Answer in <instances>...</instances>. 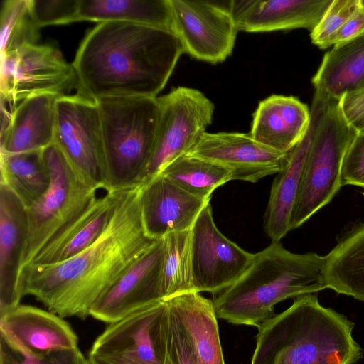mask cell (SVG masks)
<instances>
[{
    "label": "cell",
    "mask_w": 364,
    "mask_h": 364,
    "mask_svg": "<svg viewBox=\"0 0 364 364\" xmlns=\"http://www.w3.org/2000/svg\"><path fill=\"white\" fill-rule=\"evenodd\" d=\"M139 188L124 192L106 229L82 252L59 263L23 267V296H33L62 318L89 316L98 298L156 240L144 229Z\"/></svg>",
    "instance_id": "1"
},
{
    "label": "cell",
    "mask_w": 364,
    "mask_h": 364,
    "mask_svg": "<svg viewBox=\"0 0 364 364\" xmlns=\"http://www.w3.org/2000/svg\"><path fill=\"white\" fill-rule=\"evenodd\" d=\"M183 53L170 31L124 21L99 23L72 63L78 92L94 100L157 97Z\"/></svg>",
    "instance_id": "2"
},
{
    "label": "cell",
    "mask_w": 364,
    "mask_h": 364,
    "mask_svg": "<svg viewBox=\"0 0 364 364\" xmlns=\"http://www.w3.org/2000/svg\"><path fill=\"white\" fill-rule=\"evenodd\" d=\"M354 323L322 306L316 295L296 297L257 328L250 364H354L363 350Z\"/></svg>",
    "instance_id": "3"
},
{
    "label": "cell",
    "mask_w": 364,
    "mask_h": 364,
    "mask_svg": "<svg viewBox=\"0 0 364 364\" xmlns=\"http://www.w3.org/2000/svg\"><path fill=\"white\" fill-rule=\"evenodd\" d=\"M325 256L297 254L272 242L255 254L246 271L215 295L218 318L235 325L257 328L272 317L278 303L328 289Z\"/></svg>",
    "instance_id": "4"
},
{
    "label": "cell",
    "mask_w": 364,
    "mask_h": 364,
    "mask_svg": "<svg viewBox=\"0 0 364 364\" xmlns=\"http://www.w3.org/2000/svg\"><path fill=\"white\" fill-rule=\"evenodd\" d=\"M103 137L107 191L141 186L150 161L159 119L157 97L95 100Z\"/></svg>",
    "instance_id": "5"
},
{
    "label": "cell",
    "mask_w": 364,
    "mask_h": 364,
    "mask_svg": "<svg viewBox=\"0 0 364 364\" xmlns=\"http://www.w3.org/2000/svg\"><path fill=\"white\" fill-rule=\"evenodd\" d=\"M357 134L344 118L339 100L329 98L304 166L291 215V230L328 203L339 191L343 161Z\"/></svg>",
    "instance_id": "6"
},
{
    "label": "cell",
    "mask_w": 364,
    "mask_h": 364,
    "mask_svg": "<svg viewBox=\"0 0 364 364\" xmlns=\"http://www.w3.org/2000/svg\"><path fill=\"white\" fill-rule=\"evenodd\" d=\"M43 153L50 182L46 193L26 208L28 235L21 270L97 198V190L80 178L54 142Z\"/></svg>",
    "instance_id": "7"
},
{
    "label": "cell",
    "mask_w": 364,
    "mask_h": 364,
    "mask_svg": "<svg viewBox=\"0 0 364 364\" xmlns=\"http://www.w3.org/2000/svg\"><path fill=\"white\" fill-rule=\"evenodd\" d=\"M159 119L152 155L143 183L188 154L212 123L214 104L202 92L178 87L157 97Z\"/></svg>",
    "instance_id": "8"
},
{
    "label": "cell",
    "mask_w": 364,
    "mask_h": 364,
    "mask_svg": "<svg viewBox=\"0 0 364 364\" xmlns=\"http://www.w3.org/2000/svg\"><path fill=\"white\" fill-rule=\"evenodd\" d=\"M54 143L82 181L103 189V137L95 100L80 92L58 98Z\"/></svg>",
    "instance_id": "9"
},
{
    "label": "cell",
    "mask_w": 364,
    "mask_h": 364,
    "mask_svg": "<svg viewBox=\"0 0 364 364\" xmlns=\"http://www.w3.org/2000/svg\"><path fill=\"white\" fill-rule=\"evenodd\" d=\"M75 83L73 65L55 47L28 44L1 55V100L11 110L33 95H66Z\"/></svg>",
    "instance_id": "10"
},
{
    "label": "cell",
    "mask_w": 364,
    "mask_h": 364,
    "mask_svg": "<svg viewBox=\"0 0 364 364\" xmlns=\"http://www.w3.org/2000/svg\"><path fill=\"white\" fill-rule=\"evenodd\" d=\"M172 31L183 52L198 60L216 64L225 60L239 31L232 0H169Z\"/></svg>",
    "instance_id": "11"
},
{
    "label": "cell",
    "mask_w": 364,
    "mask_h": 364,
    "mask_svg": "<svg viewBox=\"0 0 364 364\" xmlns=\"http://www.w3.org/2000/svg\"><path fill=\"white\" fill-rule=\"evenodd\" d=\"M191 256L194 291L216 295L246 271L255 254L244 250L220 232L208 203L191 230Z\"/></svg>",
    "instance_id": "12"
},
{
    "label": "cell",
    "mask_w": 364,
    "mask_h": 364,
    "mask_svg": "<svg viewBox=\"0 0 364 364\" xmlns=\"http://www.w3.org/2000/svg\"><path fill=\"white\" fill-rule=\"evenodd\" d=\"M164 239L156 240L94 303L89 315L108 323L163 300L161 294Z\"/></svg>",
    "instance_id": "13"
},
{
    "label": "cell",
    "mask_w": 364,
    "mask_h": 364,
    "mask_svg": "<svg viewBox=\"0 0 364 364\" xmlns=\"http://www.w3.org/2000/svg\"><path fill=\"white\" fill-rule=\"evenodd\" d=\"M164 304L165 300L157 301L109 323L87 359L93 364H161L155 330Z\"/></svg>",
    "instance_id": "14"
},
{
    "label": "cell",
    "mask_w": 364,
    "mask_h": 364,
    "mask_svg": "<svg viewBox=\"0 0 364 364\" xmlns=\"http://www.w3.org/2000/svg\"><path fill=\"white\" fill-rule=\"evenodd\" d=\"M188 154L227 168L232 172V180L255 183L279 172L288 153L258 143L249 133L206 132Z\"/></svg>",
    "instance_id": "15"
},
{
    "label": "cell",
    "mask_w": 364,
    "mask_h": 364,
    "mask_svg": "<svg viewBox=\"0 0 364 364\" xmlns=\"http://www.w3.org/2000/svg\"><path fill=\"white\" fill-rule=\"evenodd\" d=\"M329 98L315 91L310 122L303 139L288 153L286 163L272 183L264 228L272 242H279L290 230V219L301 183L304 166Z\"/></svg>",
    "instance_id": "16"
},
{
    "label": "cell",
    "mask_w": 364,
    "mask_h": 364,
    "mask_svg": "<svg viewBox=\"0 0 364 364\" xmlns=\"http://www.w3.org/2000/svg\"><path fill=\"white\" fill-rule=\"evenodd\" d=\"M139 197L144 229L152 240L191 230L210 201L188 193L160 174L140 186Z\"/></svg>",
    "instance_id": "17"
},
{
    "label": "cell",
    "mask_w": 364,
    "mask_h": 364,
    "mask_svg": "<svg viewBox=\"0 0 364 364\" xmlns=\"http://www.w3.org/2000/svg\"><path fill=\"white\" fill-rule=\"evenodd\" d=\"M0 336L16 350L44 354L78 348V338L62 317L28 305L0 316Z\"/></svg>",
    "instance_id": "18"
},
{
    "label": "cell",
    "mask_w": 364,
    "mask_h": 364,
    "mask_svg": "<svg viewBox=\"0 0 364 364\" xmlns=\"http://www.w3.org/2000/svg\"><path fill=\"white\" fill-rule=\"evenodd\" d=\"M27 235L26 208L0 184V316L18 306L23 296L19 277Z\"/></svg>",
    "instance_id": "19"
},
{
    "label": "cell",
    "mask_w": 364,
    "mask_h": 364,
    "mask_svg": "<svg viewBox=\"0 0 364 364\" xmlns=\"http://www.w3.org/2000/svg\"><path fill=\"white\" fill-rule=\"evenodd\" d=\"M333 0H232L238 31L268 32L318 24Z\"/></svg>",
    "instance_id": "20"
},
{
    "label": "cell",
    "mask_w": 364,
    "mask_h": 364,
    "mask_svg": "<svg viewBox=\"0 0 364 364\" xmlns=\"http://www.w3.org/2000/svg\"><path fill=\"white\" fill-rule=\"evenodd\" d=\"M309 122L305 104L293 96L272 95L259 102L249 134L258 143L287 154L303 139Z\"/></svg>",
    "instance_id": "21"
},
{
    "label": "cell",
    "mask_w": 364,
    "mask_h": 364,
    "mask_svg": "<svg viewBox=\"0 0 364 364\" xmlns=\"http://www.w3.org/2000/svg\"><path fill=\"white\" fill-rule=\"evenodd\" d=\"M61 96L44 93L20 102L12 110L7 129L0 134V152L43 150L54 142L56 103Z\"/></svg>",
    "instance_id": "22"
},
{
    "label": "cell",
    "mask_w": 364,
    "mask_h": 364,
    "mask_svg": "<svg viewBox=\"0 0 364 364\" xmlns=\"http://www.w3.org/2000/svg\"><path fill=\"white\" fill-rule=\"evenodd\" d=\"M126 191H107L103 196L97 197L76 219L42 249L30 265L59 263L89 247L107 227Z\"/></svg>",
    "instance_id": "23"
},
{
    "label": "cell",
    "mask_w": 364,
    "mask_h": 364,
    "mask_svg": "<svg viewBox=\"0 0 364 364\" xmlns=\"http://www.w3.org/2000/svg\"><path fill=\"white\" fill-rule=\"evenodd\" d=\"M166 301L179 321L196 364H225L213 301L196 291Z\"/></svg>",
    "instance_id": "24"
},
{
    "label": "cell",
    "mask_w": 364,
    "mask_h": 364,
    "mask_svg": "<svg viewBox=\"0 0 364 364\" xmlns=\"http://www.w3.org/2000/svg\"><path fill=\"white\" fill-rule=\"evenodd\" d=\"M312 82L315 91L336 100L363 87L364 33L326 53Z\"/></svg>",
    "instance_id": "25"
},
{
    "label": "cell",
    "mask_w": 364,
    "mask_h": 364,
    "mask_svg": "<svg viewBox=\"0 0 364 364\" xmlns=\"http://www.w3.org/2000/svg\"><path fill=\"white\" fill-rule=\"evenodd\" d=\"M328 289L364 301V223L325 256Z\"/></svg>",
    "instance_id": "26"
},
{
    "label": "cell",
    "mask_w": 364,
    "mask_h": 364,
    "mask_svg": "<svg viewBox=\"0 0 364 364\" xmlns=\"http://www.w3.org/2000/svg\"><path fill=\"white\" fill-rule=\"evenodd\" d=\"M82 21H124L173 32L169 0H80Z\"/></svg>",
    "instance_id": "27"
},
{
    "label": "cell",
    "mask_w": 364,
    "mask_h": 364,
    "mask_svg": "<svg viewBox=\"0 0 364 364\" xmlns=\"http://www.w3.org/2000/svg\"><path fill=\"white\" fill-rule=\"evenodd\" d=\"M0 184L6 186L26 208L48 190L50 176L43 150L0 152Z\"/></svg>",
    "instance_id": "28"
},
{
    "label": "cell",
    "mask_w": 364,
    "mask_h": 364,
    "mask_svg": "<svg viewBox=\"0 0 364 364\" xmlns=\"http://www.w3.org/2000/svg\"><path fill=\"white\" fill-rule=\"evenodd\" d=\"M159 174L188 193L208 200L215 188L232 181V172L227 168L188 154L173 161Z\"/></svg>",
    "instance_id": "29"
},
{
    "label": "cell",
    "mask_w": 364,
    "mask_h": 364,
    "mask_svg": "<svg viewBox=\"0 0 364 364\" xmlns=\"http://www.w3.org/2000/svg\"><path fill=\"white\" fill-rule=\"evenodd\" d=\"M191 230L171 232L163 237L164 250L161 280L163 300L195 291L192 278Z\"/></svg>",
    "instance_id": "30"
},
{
    "label": "cell",
    "mask_w": 364,
    "mask_h": 364,
    "mask_svg": "<svg viewBox=\"0 0 364 364\" xmlns=\"http://www.w3.org/2000/svg\"><path fill=\"white\" fill-rule=\"evenodd\" d=\"M40 28L30 10V0H6L0 17V53L4 55L28 44H36Z\"/></svg>",
    "instance_id": "31"
},
{
    "label": "cell",
    "mask_w": 364,
    "mask_h": 364,
    "mask_svg": "<svg viewBox=\"0 0 364 364\" xmlns=\"http://www.w3.org/2000/svg\"><path fill=\"white\" fill-rule=\"evenodd\" d=\"M155 341L161 364H196L179 321L167 301L156 326Z\"/></svg>",
    "instance_id": "32"
},
{
    "label": "cell",
    "mask_w": 364,
    "mask_h": 364,
    "mask_svg": "<svg viewBox=\"0 0 364 364\" xmlns=\"http://www.w3.org/2000/svg\"><path fill=\"white\" fill-rule=\"evenodd\" d=\"M79 348L44 354H28L14 349L0 336V364H86Z\"/></svg>",
    "instance_id": "33"
},
{
    "label": "cell",
    "mask_w": 364,
    "mask_h": 364,
    "mask_svg": "<svg viewBox=\"0 0 364 364\" xmlns=\"http://www.w3.org/2000/svg\"><path fill=\"white\" fill-rule=\"evenodd\" d=\"M362 6L361 0H333L321 21L311 31L312 43L326 48L328 39Z\"/></svg>",
    "instance_id": "34"
},
{
    "label": "cell",
    "mask_w": 364,
    "mask_h": 364,
    "mask_svg": "<svg viewBox=\"0 0 364 364\" xmlns=\"http://www.w3.org/2000/svg\"><path fill=\"white\" fill-rule=\"evenodd\" d=\"M80 0H30V10L37 26L79 21Z\"/></svg>",
    "instance_id": "35"
},
{
    "label": "cell",
    "mask_w": 364,
    "mask_h": 364,
    "mask_svg": "<svg viewBox=\"0 0 364 364\" xmlns=\"http://www.w3.org/2000/svg\"><path fill=\"white\" fill-rule=\"evenodd\" d=\"M341 183L364 188V134H358L350 144L341 168Z\"/></svg>",
    "instance_id": "36"
},
{
    "label": "cell",
    "mask_w": 364,
    "mask_h": 364,
    "mask_svg": "<svg viewBox=\"0 0 364 364\" xmlns=\"http://www.w3.org/2000/svg\"><path fill=\"white\" fill-rule=\"evenodd\" d=\"M339 105L348 124L358 134H364V86L343 95Z\"/></svg>",
    "instance_id": "37"
},
{
    "label": "cell",
    "mask_w": 364,
    "mask_h": 364,
    "mask_svg": "<svg viewBox=\"0 0 364 364\" xmlns=\"http://www.w3.org/2000/svg\"><path fill=\"white\" fill-rule=\"evenodd\" d=\"M364 33V6L354 14L327 41L326 48L337 45Z\"/></svg>",
    "instance_id": "38"
},
{
    "label": "cell",
    "mask_w": 364,
    "mask_h": 364,
    "mask_svg": "<svg viewBox=\"0 0 364 364\" xmlns=\"http://www.w3.org/2000/svg\"><path fill=\"white\" fill-rule=\"evenodd\" d=\"M86 364H93L92 362H90L88 359L87 360Z\"/></svg>",
    "instance_id": "39"
},
{
    "label": "cell",
    "mask_w": 364,
    "mask_h": 364,
    "mask_svg": "<svg viewBox=\"0 0 364 364\" xmlns=\"http://www.w3.org/2000/svg\"><path fill=\"white\" fill-rule=\"evenodd\" d=\"M361 1H362V4H363V5L364 6V0H361Z\"/></svg>",
    "instance_id": "40"
}]
</instances>
